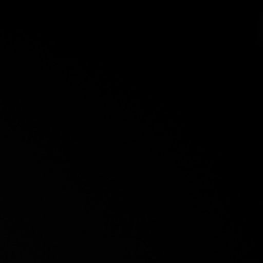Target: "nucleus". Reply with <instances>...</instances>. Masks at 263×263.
Listing matches in <instances>:
<instances>
[]
</instances>
